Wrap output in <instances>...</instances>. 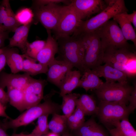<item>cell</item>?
<instances>
[{"label": "cell", "mask_w": 136, "mask_h": 136, "mask_svg": "<svg viewBox=\"0 0 136 136\" xmlns=\"http://www.w3.org/2000/svg\"><path fill=\"white\" fill-rule=\"evenodd\" d=\"M58 55L56 59L66 61L84 72L83 60L85 51L79 35L69 36L57 40Z\"/></svg>", "instance_id": "7a4b0ae2"}, {"label": "cell", "mask_w": 136, "mask_h": 136, "mask_svg": "<svg viewBox=\"0 0 136 136\" xmlns=\"http://www.w3.org/2000/svg\"><path fill=\"white\" fill-rule=\"evenodd\" d=\"M48 67L47 80L59 88L66 73L73 67L69 63L55 58Z\"/></svg>", "instance_id": "4fadbf2b"}, {"label": "cell", "mask_w": 136, "mask_h": 136, "mask_svg": "<svg viewBox=\"0 0 136 136\" xmlns=\"http://www.w3.org/2000/svg\"><path fill=\"white\" fill-rule=\"evenodd\" d=\"M103 62L124 72L125 65L130 60L136 57V52L130 45L119 47H109L104 49Z\"/></svg>", "instance_id": "ba28073f"}, {"label": "cell", "mask_w": 136, "mask_h": 136, "mask_svg": "<svg viewBox=\"0 0 136 136\" xmlns=\"http://www.w3.org/2000/svg\"><path fill=\"white\" fill-rule=\"evenodd\" d=\"M56 92L52 90L43 99L44 101L37 105L31 107L14 119L4 122L7 129L15 128L21 126L26 125L40 116L46 114H59L61 110L60 105L53 101L51 98Z\"/></svg>", "instance_id": "6da1fadb"}, {"label": "cell", "mask_w": 136, "mask_h": 136, "mask_svg": "<svg viewBox=\"0 0 136 136\" xmlns=\"http://www.w3.org/2000/svg\"><path fill=\"white\" fill-rule=\"evenodd\" d=\"M70 4L80 19L96 13H99L107 7L106 0H71Z\"/></svg>", "instance_id": "7c38bea8"}, {"label": "cell", "mask_w": 136, "mask_h": 136, "mask_svg": "<svg viewBox=\"0 0 136 136\" xmlns=\"http://www.w3.org/2000/svg\"><path fill=\"white\" fill-rule=\"evenodd\" d=\"M5 54L7 64L10 67L12 73L17 74L23 72V54H20L15 48H3Z\"/></svg>", "instance_id": "ffe728a7"}, {"label": "cell", "mask_w": 136, "mask_h": 136, "mask_svg": "<svg viewBox=\"0 0 136 136\" xmlns=\"http://www.w3.org/2000/svg\"><path fill=\"white\" fill-rule=\"evenodd\" d=\"M31 77L28 74L8 73L3 72L0 73V87H12L23 90Z\"/></svg>", "instance_id": "5bb4252c"}, {"label": "cell", "mask_w": 136, "mask_h": 136, "mask_svg": "<svg viewBox=\"0 0 136 136\" xmlns=\"http://www.w3.org/2000/svg\"><path fill=\"white\" fill-rule=\"evenodd\" d=\"M85 116L82 109L77 105L74 112L67 117L68 127L72 131L78 129L85 122Z\"/></svg>", "instance_id": "83f0119b"}, {"label": "cell", "mask_w": 136, "mask_h": 136, "mask_svg": "<svg viewBox=\"0 0 136 136\" xmlns=\"http://www.w3.org/2000/svg\"><path fill=\"white\" fill-rule=\"evenodd\" d=\"M92 33L91 44L89 47L85 51L84 56V71L87 70H91L101 65L103 63L104 50L100 40L94 31Z\"/></svg>", "instance_id": "30bf717a"}, {"label": "cell", "mask_w": 136, "mask_h": 136, "mask_svg": "<svg viewBox=\"0 0 136 136\" xmlns=\"http://www.w3.org/2000/svg\"><path fill=\"white\" fill-rule=\"evenodd\" d=\"M126 16L128 20L132 23L134 27V29H136V11H133L132 13L128 14L127 13L126 14Z\"/></svg>", "instance_id": "f35d334b"}, {"label": "cell", "mask_w": 136, "mask_h": 136, "mask_svg": "<svg viewBox=\"0 0 136 136\" xmlns=\"http://www.w3.org/2000/svg\"><path fill=\"white\" fill-rule=\"evenodd\" d=\"M8 1L3 0L0 5V27L3 24L8 15L7 3Z\"/></svg>", "instance_id": "d590c367"}, {"label": "cell", "mask_w": 136, "mask_h": 136, "mask_svg": "<svg viewBox=\"0 0 136 136\" xmlns=\"http://www.w3.org/2000/svg\"><path fill=\"white\" fill-rule=\"evenodd\" d=\"M94 31L99 37L103 49L129 45L124 37L118 24L113 20H109Z\"/></svg>", "instance_id": "8992f818"}, {"label": "cell", "mask_w": 136, "mask_h": 136, "mask_svg": "<svg viewBox=\"0 0 136 136\" xmlns=\"http://www.w3.org/2000/svg\"><path fill=\"white\" fill-rule=\"evenodd\" d=\"M97 115L108 129L113 128L120 121L128 118L134 111L128 105L117 102L100 101Z\"/></svg>", "instance_id": "277c9868"}, {"label": "cell", "mask_w": 136, "mask_h": 136, "mask_svg": "<svg viewBox=\"0 0 136 136\" xmlns=\"http://www.w3.org/2000/svg\"><path fill=\"white\" fill-rule=\"evenodd\" d=\"M82 74L79 70L69 71L62 81L59 88L60 96L70 93L78 88Z\"/></svg>", "instance_id": "ac0fdd59"}, {"label": "cell", "mask_w": 136, "mask_h": 136, "mask_svg": "<svg viewBox=\"0 0 136 136\" xmlns=\"http://www.w3.org/2000/svg\"><path fill=\"white\" fill-rule=\"evenodd\" d=\"M9 32L6 31L0 33V48H2L4 46L5 40L8 38Z\"/></svg>", "instance_id": "60d3db41"}, {"label": "cell", "mask_w": 136, "mask_h": 136, "mask_svg": "<svg viewBox=\"0 0 136 136\" xmlns=\"http://www.w3.org/2000/svg\"><path fill=\"white\" fill-rule=\"evenodd\" d=\"M36 61L35 60L33 62L29 74L30 76H35L40 74H46L48 66L39 62L37 63Z\"/></svg>", "instance_id": "d6a6232c"}, {"label": "cell", "mask_w": 136, "mask_h": 136, "mask_svg": "<svg viewBox=\"0 0 136 136\" xmlns=\"http://www.w3.org/2000/svg\"><path fill=\"white\" fill-rule=\"evenodd\" d=\"M52 118L48 123L49 130L51 132L59 135L65 132L68 127L67 117L65 115H60L58 113L52 115Z\"/></svg>", "instance_id": "484cf974"}, {"label": "cell", "mask_w": 136, "mask_h": 136, "mask_svg": "<svg viewBox=\"0 0 136 136\" xmlns=\"http://www.w3.org/2000/svg\"><path fill=\"white\" fill-rule=\"evenodd\" d=\"M46 30L48 37L46 44L37 55L36 60L39 62L48 66L55 59L58 48L57 40L52 36L51 30Z\"/></svg>", "instance_id": "9a60e30c"}, {"label": "cell", "mask_w": 136, "mask_h": 136, "mask_svg": "<svg viewBox=\"0 0 136 136\" xmlns=\"http://www.w3.org/2000/svg\"><path fill=\"white\" fill-rule=\"evenodd\" d=\"M134 88L128 83L106 82L95 90V92L100 101L117 102L127 105Z\"/></svg>", "instance_id": "5b68a950"}, {"label": "cell", "mask_w": 136, "mask_h": 136, "mask_svg": "<svg viewBox=\"0 0 136 136\" xmlns=\"http://www.w3.org/2000/svg\"><path fill=\"white\" fill-rule=\"evenodd\" d=\"M71 0H38L34 1L35 6H38L45 5L51 4H58L60 3H63L68 5L70 4Z\"/></svg>", "instance_id": "e575fe53"}, {"label": "cell", "mask_w": 136, "mask_h": 136, "mask_svg": "<svg viewBox=\"0 0 136 136\" xmlns=\"http://www.w3.org/2000/svg\"><path fill=\"white\" fill-rule=\"evenodd\" d=\"M7 130L4 122L0 121V136H10L7 132Z\"/></svg>", "instance_id": "7bdbcfd3"}, {"label": "cell", "mask_w": 136, "mask_h": 136, "mask_svg": "<svg viewBox=\"0 0 136 136\" xmlns=\"http://www.w3.org/2000/svg\"><path fill=\"white\" fill-rule=\"evenodd\" d=\"M99 77H103L106 81L128 83L127 75L123 72L116 69L105 63L104 65H100L91 69Z\"/></svg>", "instance_id": "2e32d148"}, {"label": "cell", "mask_w": 136, "mask_h": 136, "mask_svg": "<svg viewBox=\"0 0 136 136\" xmlns=\"http://www.w3.org/2000/svg\"><path fill=\"white\" fill-rule=\"evenodd\" d=\"M46 41L38 40L30 43L28 42L25 54L36 59L37 55L45 45Z\"/></svg>", "instance_id": "4dcf8cb0"}, {"label": "cell", "mask_w": 136, "mask_h": 136, "mask_svg": "<svg viewBox=\"0 0 136 136\" xmlns=\"http://www.w3.org/2000/svg\"><path fill=\"white\" fill-rule=\"evenodd\" d=\"M129 104L128 106L133 111L136 108V85L135 84L134 88L129 98Z\"/></svg>", "instance_id": "8d00e7d4"}, {"label": "cell", "mask_w": 136, "mask_h": 136, "mask_svg": "<svg viewBox=\"0 0 136 136\" xmlns=\"http://www.w3.org/2000/svg\"><path fill=\"white\" fill-rule=\"evenodd\" d=\"M9 102V99L7 93L4 89L0 87V102L6 106Z\"/></svg>", "instance_id": "74e56055"}, {"label": "cell", "mask_w": 136, "mask_h": 136, "mask_svg": "<svg viewBox=\"0 0 136 136\" xmlns=\"http://www.w3.org/2000/svg\"><path fill=\"white\" fill-rule=\"evenodd\" d=\"M7 64L5 54L4 51L0 54V73Z\"/></svg>", "instance_id": "ab89813d"}, {"label": "cell", "mask_w": 136, "mask_h": 136, "mask_svg": "<svg viewBox=\"0 0 136 136\" xmlns=\"http://www.w3.org/2000/svg\"><path fill=\"white\" fill-rule=\"evenodd\" d=\"M74 136H109L103 128L91 118L73 131Z\"/></svg>", "instance_id": "e0dca14e"}, {"label": "cell", "mask_w": 136, "mask_h": 136, "mask_svg": "<svg viewBox=\"0 0 136 136\" xmlns=\"http://www.w3.org/2000/svg\"><path fill=\"white\" fill-rule=\"evenodd\" d=\"M77 105L82 109L85 115H96L97 113L98 107L91 95L85 94L80 95L77 100Z\"/></svg>", "instance_id": "cb8c5ba5"}, {"label": "cell", "mask_w": 136, "mask_h": 136, "mask_svg": "<svg viewBox=\"0 0 136 136\" xmlns=\"http://www.w3.org/2000/svg\"><path fill=\"white\" fill-rule=\"evenodd\" d=\"M34 14L32 10L24 8L20 10L15 14L16 19L21 25H25L32 23Z\"/></svg>", "instance_id": "1f68e13d"}, {"label": "cell", "mask_w": 136, "mask_h": 136, "mask_svg": "<svg viewBox=\"0 0 136 136\" xmlns=\"http://www.w3.org/2000/svg\"><path fill=\"white\" fill-rule=\"evenodd\" d=\"M127 12L122 13L116 15L113 18V20L119 24L120 28L125 39L129 40L136 46V34L135 29L131 23L128 20L126 16Z\"/></svg>", "instance_id": "44dd1931"}, {"label": "cell", "mask_w": 136, "mask_h": 136, "mask_svg": "<svg viewBox=\"0 0 136 136\" xmlns=\"http://www.w3.org/2000/svg\"><path fill=\"white\" fill-rule=\"evenodd\" d=\"M83 20L80 19L70 4L63 6L60 20L53 31L56 40L70 36L80 27Z\"/></svg>", "instance_id": "52a82bcc"}, {"label": "cell", "mask_w": 136, "mask_h": 136, "mask_svg": "<svg viewBox=\"0 0 136 136\" xmlns=\"http://www.w3.org/2000/svg\"><path fill=\"white\" fill-rule=\"evenodd\" d=\"M78 87L84 88L86 92L98 89L103 83L91 70L85 71L82 74Z\"/></svg>", "instance_id": "7402d4cb"}, {"label": "cell", "mask_w": 136, "mask_h": 136, "mask_svg": "<svg viewBox=\"0 0 136 136\" xmlns=\"http://www.w3.org/2000/svg\"><path fill=\"white\" fill-rule=\"evenodd\" d=\"M80 94L72 93L64 95L62 97L63 101L60 105L61 109L63 115L68 117L74 111L77 105V100Z\"/></svg>", "instance_id": "4316f807"}, {"label": "cell", "mask_w": 136, "mask_h": 136, "mask_svg": "<svg viewBox=\"0 0 136 136\" xmlns=\"http://www.w3.org/2000/svg\"><path fill=\"white\" fill-rule=\"evenodd\" d=\"M11 136H31V135L30 134H26L21 133L19 134H13Z\"/></svg>", "instance_id": "ee69618b"}, {"label": "cell", "mask_w": 136, "mask_h": 136, "mask_svg": "<svg viewBox=\"0 0 136 136\" xmlns=\"http://www.w3.org/2000/svg\"><path fill=\"white\" fill-rule=\"evenodd\" d=\"M46 136H59V135L57 133L51 132H49L46 135Z\"/></svg>", "instance_id": "f6af8a7d"}, {"label": "cell", "mask_w": 136, "mask_h": 136, "mask_svg": "<svg viewBox=\"0 0 136 136\" xmlns=\"http://www.w3.org/2000/svg\"><path fill=\"white\" fill-rule=\"evenodd\" d=\"M47 81L32 77L23 90L26 110L40 103L43 99L44 90Z\"/></svg>", "instance_id": "8fae6325"}, {"label": "cell", "mask_w": 136, "mask_h": 136, "mask_svg": "<svg viewBox=\"0 0 136 136\" xmlns=\"http://www.w3.org/2000/svg\"><path fill=\"white\" fill-rule=\"evenodd\" d=\"M23 54V72L29 74L31 68L32 63L36 59L30 57L25 54Z\"/></svg>", "instance_id": "836d02e7"}, {"label": "cell", "mask_w": 136, "mask_h": 136, "mask_svg": "<svg viewBox=\"0 0 136 136\" xmlns=\"http://www.w3.org/2000/svg\"><path fill=\"white\" fill-rule=\"evenodd\" d=\"M6 106L0 102V117H4L7 119H11L8 115L6 112Z\"/></svg>", "instance_id": "b9f144b4"}, {"label": "cell", "mask_w": 136, "mask_h": 136, "mask_svg": "<svg viewBox=\"0 0 136 136\" xmlns=\"http://www.w3.org/2000/svg\"><path fill=\"white\" fill-rule=\"evenodd\" d=\"M3 51V48H0V54Z\"/></svg>", "instance_id": "7dc6e473"}, {"label": "cell", "mask_w": 136, "mask_h": 136, "mask_svg": "<svg viewBox=\"0 0 136 136\" xmlns=\"http://www.w3.org/2000/svg\"><path fill=\"white\" fill-rule=\"evenodd\" d=\"M61 136H74L72 134L69 133L65 132L62 134Z\"/></svg>", "instance_id": "bcb514c9"}, {"label": "cell", "mask_w": 136, "mask_h": 136, "mask_svg": "<svg viewBox=\"0 0 136 136\" xmlns=\"http://www.w3.org/2000/svg\"><path fill=\"white\" fill-rule=\"evenodd\" d=\"M63 6L54 4L35 6L34 16L46 30L53 31L58 24Z\"/></svg>", "instance_id": "9c48e42d"}, {"label": "cell", "mask_w": 136, "mask_h": 136, "mask_svg": "<svg viewBox=\"0 0 136 136\" xmlns=\"http://www.w3.org/2000/svg\"><path fill=\"white\" fill-rule=\"evenodd\" d=\"M7 88L10 104L20 111L26 110L23 90L10 87Z\"/></svg>", "instance_id": "d4e9b609"}, {"label": "cell", "mask_w": 136, "mask_h": 136, "mask_svg": "<svg viewBox=\"0 0 136 136\" xmlns=\"http://www.w3.org/2000/svg\"><path fill=\"white\" fill-rule=\"evenodd\" d=\"M49 115H44L38 118L37 125L30 133L31 136H42L49 133L48 118Z\"/></svg>", "instance_id": "f546056e"}, {"label": "cell", "mask_w": 136, "mask_h": 136, "mask_svg": "<svg viewBox=\"0 0 136 136\" xmlns=\"http://www.w3.org/2000/svg\"><path fill=\"white\" fill-rule=\"evenodd\" d=\"M106 8L96 15L85 21H82L80 27L74 33V35L81 33H90L96 30L116 15L127 12L128 10L124 0H107Z\"/></svg>", "instance_id": "3957f363"}, {"label": "cell", "mask_w": 136, "mask_h": 136, "mask_svg": "<svg viewBox=\"0 0 136 136\" xmlns=\"http://www.w3.org/2000/svg\"><path fill=\"white\" fill-rule=\"evenodd\" d=\"M8 15L2 25L0 27V33L8 31L14 32L16 29L21 25L17 21L15 14L11 7L9 1L7 3Z\"/></svg>", "instance_id": "f1b7e54d"}, {"label": "cell", "mask_w": 136, "mask_h": 136, "mask_svg": "<svg viewBox=\"0 0 136 136\" xmlns=\"http://www.w3.org/2000/svg\"><path fill=\"white\" fill-rule=\"evenodd\" d=\"M110 136H136V131L128 118L120 121L113 128L108 129Z\"/></svg>", "instance_id": "603a6c76"}, {"label": "cell", "mask_w": 136, "mask_h": 136, "mask_svg": "<svg viewBox=\"0 0 136 136\" xmlns=\"http://www.w3.org/2000/svg\"><path fill=\"white\" fill-rule=\"evenodd\" d=\"M31 23L20 26L17 28L12 37L9 39L10 48L17 47L24 54L28 42L27 39Z\"/></svg>", "instance_id": "d6986e66"}]
</instances>
